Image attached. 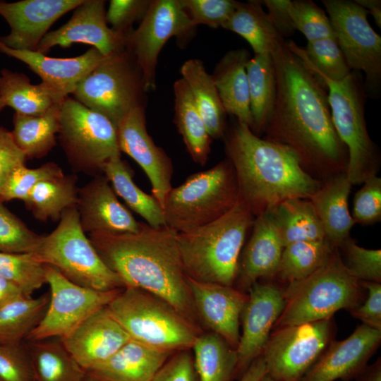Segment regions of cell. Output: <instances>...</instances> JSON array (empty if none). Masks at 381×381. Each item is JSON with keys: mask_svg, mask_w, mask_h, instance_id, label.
Returning <instances> with one entry per match:
<instances>
[{"mask_svg": "<svg viewBox=\"0 0 381 381\" xmlns=\"http://www.w3.org/2000/svg\"><path fill=\"white\" fill-rule=\"evenodd\" d=\"M249 86L252 131L260 136L265 133L276 97V77L270 52L255 54L246 64Z\"/></svg>", "mask_w": 381, "mask_h": 381, "instance_id": "cell-32", "label": "cell"}, {"mask_svg": "<svg viewBox=\"0 0 381 381\" xmlns=\"http://www.w3.org/2000/svg\"><path fill=\"white\" fill-rule=\"evenodd\" d=\"M5 107L4 104L3 103L1 97H0V111Z\"/></svg>", "mask_w": 381, "mask_h": 381, "instance_id": "cell-62", "label": "cell"}, {"mask_svg": "<svg viewBox=\"0 0 381 381\" xmlns=\"http://www.w3.org/2000/svg\"><path fill=\"white\" fill-rule=\"evenodd\" d=\"M83 0L0 1V15L10 26V33L0 37L8 47L36 51L51 25L60 17L75 9Z\"/></svg>", "mask_w": 381, "mask_h": 381, "instance_id": "cell-19", "label": "cell"}, {"mask_svg": "<svg viewBox=\"0 0 381 381\" xmlns=\"http://www.w3.org/2000/svg\"><path fill=\"white\" fill-rule=\"evenodd\" d=\"M289 13L294 29L300 31L308 42L335 38L328 16L313 1H290Z\"/></svg>", "mask_w": 381, "mask_h": 381, "instance_id": "cell-44", "label": "cell"}, {"mask_svg": "<svg viewBox=\"0 0 381 381\" xmlns=\"http://www.w3.org/2000/svg\"><path fill=\"white\" fill-rule=\"evenodd\" d=\"M49 302L45 294L22 298L0 308V345L22 344L42 320Z\"/></svg>", "mask_w": 381, "mask_h": 381, "instance_id": "cell-40", "label": "cell"}, {"mask_svg": "<svg viewBox=\"0 0 381 381\" xmlns=\"http://www.w3.org/2000/svg\"><path fill=\"white\" fill-rule=\"evenodd\" d=\"M116 128L120 151L143 169L151 183L152 195L164 209L166 197L172 188L174 167L171 159L148 134L145 107L130 111Z\"/></svg>", "mask_w": 381, "mask_h": 381, "instance_id": "cell-18", "label": "cell"}, {"mask_svg": "<svg viewBox=\"0 0 381 381\" xmlns=\"http://www.w3.org/2000/svg\"><path fill=\"white\" fill-rule=\"evenodd\" d=\"M226 159L237 181L238 202L255 217L291 198L309 199L322 181L308 174L286 147L234 122L224 136Z\"/></svg>", "mask_w": 381, "mask_h": 381, "instance_id": "cell-3", "label": "cell"}, {"mask_svg": "<svg viewBox=\"0 0 381 381\" xmlns=\"http://www.w3.org/2000/svg\"><path fill=\"white\" fill-rule=\"evenodd\" d=\"M84 381H111L87 372Z\"/></svg>", "mask_w": 381, "mask_h": 381, "instance_id": "cell-60", "label": "cell"}, {"mask_svg": "<svg viewBox=\"0 0 381 381\" xmlns=\"http://www.w3.org/2000/svg\"><path fill=\"white\" fill-rule=\"evenodd\" d=\"M353 198L352 218L360 224H372L381 219V178L374 175L363 183Z\"/></svg>", "mask_w": 381, "mask_h": 381, "instance_id": "cell-50", "label": "cell"}, {"mask_svg": "<svg viewBox=\"0 0 381 381\" xmlns=\"http://www.w3.org/2000/svg\"><path fill=\"white\" fill-rule=\"evenodd\" d=\"M262 6L261 1L239 2L223 28L244 38L255 54L271 52L285 41L273 25Z\"/></svg>", "mask_w": 381, "mask_h": 381, "instance_id": "cell-37", "label": "cell"}, {"mask_svg": "<svg viewBox=\"0 0 381 381\" xmlns=\"http://www.w3.org/2000/svg\"><path fill=\"white\" fill-rule=\"evenodd\" d=\"M104 4L103 0H83L66 24L44 36L36 51L44 54L54 46L67 48L74 43L92 45L104 56L124 51L126 36L107 25Z\"/></svg>", "mask_w": 381, "mask_h": 381, "instance_id": "cell-17", "label": "cell"}, {"mask_svg": "<svg viewBox=\"0 0 381 381\" xmlns=\"http://www.w3.org/2000/svg\"><path fill=\"white\" fill-rule=\"evenodd\" d=\"M270 53L277 92L265 138L289 149L318 180L346 172L348 151L334 127L326 86L286 40Z\"/></svg>", "mask_w": 381, "mask_h": 381, "instance_id": "cell-1", "label": "cell"}, {"mask_svg": "<svg viewBox=\"0 0 381 381\" xmlns=\"http://www.w3.org/2000/svg\"><path fill=\"white\" fill-rule=\"evenodd\" d=\"M0 52L27 64L61 99L72 94L79 82L107 57L95 48L75 57H50L37 51L9 48L1 40Z\"/></svg>", "mask_w": 381, "mask_h": 381, "instance_id": "cell-24", "label": "cell"}, {"mask_svg": "<svg viewBox=\"0 0 381 381\" xmlns=\"http://www.w3.org/2000/svg\"><path fill=\"white\" fill-rule=\"evenodd\" d=\"M262 5L267 9V15L282 37H289L295 32L289 13L290 0H264Z\"/></svg>", "mask_w": 381, "mask_h": 381, "instance_id": "cell-55", "label": "cell"}, {"mask_svg": "<svg viewBox=\"0 0 381 381\" xmlns=\"http://www.w3.org/2000/svg\"><path fill=\"white\" fill-rule=\"evenodd\" d=\"M174 122L179 132L192 159L197 164L205 165L212 139L182 78L174 83Z\"/></svg>", "mask_w": 381, "mask_h": 381, "instance_id": "cell-31", "label": "cell"}, {"mask_svg": "<svg viewBox=\"0 0 381 381\" xmlns=\"http://www.w3.org/2000/svg\"><path fill=\"white\" fill-rule=\"evenodd\" d=\"M238 202L236 175L226 159L171 189L164 205L166 224L177 232L188 231L217 220Z\"/></svg>", "mask_w": 381, "mask_h": 381, "instance_id": "cell-9", "label": "cell"}, {"mask_svg": "<svg viewBox=\"0 0 381 381\" xmlns=\"http://www.w3.org/2000/svg\"><path fill=\"white\" fill-rule=\"evenodd\" d=\"M255 217L238 202L207 224L178 232L185 273L196 281L234 286L246 235Z\"/></svg>", "mask_w": 381, "mask_h": 381, "instance_id": "cell-4", "label": "cell"}, {"mask_svg": "<svg viewBox=\"0 0 381 381\" xmlns=\"http://www.w3.org/2000/svg\"><path fill=\"white\" fill-rule=\"evenodd\" d=\"M339 250L343 253L344 258H341L345 267L359 282H381L380 249L363 248L349 237Z\"/></svg>", "mask_w": 381, "mask_h": 381, "instance_id": "cell-47", "label": "cell"}, {"mask_svg": "<svg viewBox=\"0 0 381 381\" xmlns=\"http://www.w3.org/2000/svg\"><path fill=\"white\" fill-rule=\"evenodd\" d=\"M146 92L142 74L125 49L107 56L79 82L72 95L116 127L130 111L145 107Z\"/></svg>", "mask_w": 381, "mask_h": 381, "instance_id": "cell-10", "label": "cell"}, {"mask_svg": "<svg viewBox=\"0 0 381 381\" xmlns=\"http://www.w3.org/2000/svg\"><path fill=\"white\" fill-rule=\"evenodd\" d=\"M174 353L131 339L108 359L87 372L111 381H152Z\"/></svg>", "mask_w": 381, "mask_h": 381, "instance_id": "cell-27", "label": "cell"}, {"mask_svg": "<svg viewBox=\"0 0 381 381\" xmlns=\"http://www.w3.org/2000/svg\"><path fill=\"white\" fill-rule=\"evenodd\" d=\"M250 59L245 49L231 50L219 60L212 77L226 113L251 129L253 119L246 73Z\"/></svg>", "mask_w": 381, "mask_h": 381, "instance_id": "cell-28", "label": "cell"}, {"mask_svg": "<svg viewBox=\"0 0 381 381\" xmlns=\"http://www.w3.org/2000/svg\"><path fill=\"white\" fill-rule=\"evenodd\" d=\"M251 229L240 255L234 284L244 293L260 279L274 277L284 248L271 212L255 217Z\"/></svg>", "mask_w": 381, "mask_h": 381, "instance_id": "cell-25", "label": "cell"}, {"mask_svg": "<svg viewBox=\"0 0 381 381\" xmlns=\"http://www.w3.org/2000/svg\"><path fill=\"white\" fill-rule=\"evenodd\" d=\"M286 44L308 68L330 80H341L351 71L335 38L308 42L306 49L291 40L286 41Z\"/></svg>", "mask_w": 381, "mask_h": 381, "instance_id": "cell-42", "label": "cell"}, {"mask_svg": "<svg viewBox=\"0 0 381 381\" xmlns=\"http://www.w3.org/2000/svg\"><path fill=\"white\" fill-rule=\"evenodd\" d=\"M0 97L5 107H12L16 113L31 116L45 113L65 99L60 98L45 83L32 85L25 74L5 68L0 71Z\"/></svg>", "mask_w": 381, "mask_h": 381, "instance_id": "cell-33", "label": "cell"}, {"mask_svg": "<svg viewBox=\"0 0 381 381\" xmlns=\"http://www.w3.org/2000/svg\"><path fill=\"white\" fill-rule=\"evenodd\" d=\"M25 297L28 296L17 285L0 277V308Z\"/></svg>", "mask_w": 381, "mask_h": 381, "instance_id": "cell-56", "label": "cell"}, {"mask_svg": "<svg viewBox=\"0 0 381 381\" xmlns=\"http://www.w3.org/2000/svg\"><path fill=\"white\" fill-rule=\"evenodd\" d=\"M0 277L17 285L28 297L45 283V265L32 253L0 252Z\"/></svg>", "mask_w": 381, "mask_h": 381, "instance_id": "cell-43", "label": "cell"}, {"mask_svg": "<svg viewBox=\"0 0 381 381\" xmlns=\"http://www.w3.org/2000/svg\"><path fill=\"white\" fill-rule=\"evenodd\" d=\"M247 294L248 299L240 320L242 332L236 348L235 378L238 380L253 361L262 355L285 306L283 289L274 283L258 281Z\"/></svg>", "mask_w": 381, "mask_h": 381, "instance_id": "cell-16", "label": "cell"}, {"mask_svg": "<svg viewBox=\"0 0 381 381\" xmlns=\"http://www.w3.org/2000/svg\"><path fill=\"white\" fill-rule=\"evenodd\" d=\"M309 70L327 87L333 125L348 151L347 177L352 186L362 184L377 175L380 167V151L368 134L365 119L367 97L363 75L351 71L343 80L335 81Z\"/></svg>", "mask_w": 381, "mask_h": 381, "instance_id": "cell-7", "label": "cell"}, {"mask_svg": "<svg viewBox=\"0 0 381 381\" xmlns=\"http://www.w3.org/2000/svg\"><path fill=\"white\" fill-rule=\"evenodd\" d=\"M195 107L212 139L224 138L226 131V113L222 105L212 75L202 61H186L180 70Z\"/></svg>", "mask_w": 381, "mask_h": 381, "instance_id": "cell-29", "label": "cell"}, {"mask_svg": "<svg viewBox=\"0 0 381 381\" xmlns=\"http://www.w3.org/2000/svg\"><path fill=\"white\" fill-rule=\"evenodd\" d=\"M356 381H381V360L379 357L373 364L365 368L355 379Z\"/></svg>", "mask_w": 381, "mask_h": 381, "instance_id": "cell-58", "label": "cell"}, {"mask_svg": "<svg viewBox=\"0 0 381 381\" xmlns=\"http://www.w3.org/2000/svg\"><path fill=\"white\" fill-rule=\"evenodd\" d=\"M60 339L75 361L88 371L108 359L131 337L105 306Z\"/></svg>", "mask_w": 381, "mask_h": 381, "instance_id": "cell-23", "label": "cell"}, {"mask_svg": "<svg viewBox=\"0 0 381 381\" xmlns=\"http://www.w3.org/2000/svg\"><path fill=\"white\" fill-rule=\"evenodd\" d=\"M62 102L55 104L40 115L15 112L13 129L11 132L16 144L27 158L43 157L56 145Z\"/></svg>", "mask_w": 381, "mask_h": 381, "instance_id": "cell-30", "label": "cell"}, {"mask_svg": "<svg viewBox=\"0 0 381 381\" xmlns=\"http://www.w3.org/2000/svg\"><path fill=\"white\" fill-rule=\"evenodd\" d=\"M359 6L365 8L373 17L375 23L381 28V1L380 0H355Z\"/></svg>", "mask_w": 381, "mask_h": 381, "instance_id": "cell-59", "label": "cell"}, {"mask_svg": "<svg viewBox=\"0 0 381 381\" xmlns=\"http://www.w3.org/2000/svg\"><path fill=\"white\" fill-rule=\"evenodd\" d=\"M193 23L224 28L239 1L234 0H181Z\"/></svg>", "mask_w": 381, "mask_h": 381, "instance_id": "cell-48", "label": "cell"}, {"mask_svg": "<svg viewBox=\"0 0 381 381\" xmlns=\"http://www.w3.org/2000/svg\"><path fill=\"white\" fill-rule=\"evenodd\" d=\"M0 199V252L33 253L41 237L8 210Z\"/></svg>", "mask_w": 381, "mask_h": 381, "instance_id": "cell-45", "label": "cell"}, {"mask_svg": "<svg viewBox=\"0 0 381 381\" xmlns=\"http://www.w3.org/2000/svg\"><path fill=\"white\" fill-rule=\"evenodd\" d=\"M75 175L44 180L37 183L24 201L34 217L40 221L60 220L67 210L77 207L79 189Z\"/></svg>", "mask_w": 381, "mask_h": 381, "instance_id": "cell-38", "label": "cell"}, {"mask_svg": "<svg viewBox=\"0 0 381 381\" xmlns=\"http://www.w3.org/2000/svg\"><path fill=\"white\" fill-rule=\"evenodd\" d=\"M150 3L148 0H111L106 12L107 23L114 31L126 36L132 31L133 23L143 19Z\"/></svg>", "mask_w": 381, "mask_h": 381, "instance_id": "cell-51", "label": "cell"}, {"mask_svg": "<svg viewBox=\"0 0 381 381\" xmlns=\"http://www.w3.org/2000/svg\"><path fill=\"white\" fill-rule=\"evenodd\" d=\"M271 214L284 247L296 242L326 239L322 226L308 199L286 200Z\"/></svg>", "mask_w": 381, "mask_h": 381, "instance_id": "cell-36", "label": "cell"}, {"mask_svg": "<svg viewBox=\"0 0 381 381\" xmlns=\"http://www.w3.org/2000/svg\"><path fill=\"white\" fill-rule=\"evenodd\" d=\"M32 253L40 262L55 267L66 279L80 286L102 291L126 287L85 236L77 207L64 212L56 228L42 236Z\"/></svg>", "mask_w": 381, "mask_h": 381, "instance_id": "cell-8", "label": "cell"}, {"mask_svg": "<svg viewBox=\"0 0 381 381\" xmlns=\"http://www.w3.org/2000/svg\"><path fill=\"white\" fill-rule=\"evenodd\" d=\"M63 175L61 167L52 162L36 169H29L25 165L20 166L8 178L0 192V199L3 202L13 199H19L24 202L37 183Z\"/></svg>", "mask_w": 381, "mask_h": 381, "instance_id": "cell-46", "label": "cell"}, {"mask_svg": "<svg viewBox=\"0 0 381 381\" xmlns=\"http://www.w3.org/2000/svg\"><path fill=\"white\" fill-rule=\"evenodd\" d=\"M351 183L346 172L322 181L318 190L308 199L322 226L326 239L339 246L350 236L355 222L349 210Z\"/></svg>", "mask_w": 381, "mask_h": 381, "instance_id": "cell-26", "label": "cell"}, {"mask_svg": "<svg viewBox=\"0 0 381 381\" xmlns=\"http://www.w3.org/2000/svg\"><path fill=\"white\" fill-rule=\"evenodd\" d=\"M191 349L198 381L236 380V350L222 337L203 331L197 337Z\"/></svg>", "mask_w": 381, "mask_h": 381, "instance_id": "cell-34", "label": "cell"}, {"mask_svg": "<svg viewBox=\"0 0 381 381\" xmlns=\"http://www.w3.org/2000/svg\"><path fill=\"white\" fill-rule=\"evenodd\" d=\"M103 174L116 195L147 224L153 227L167 225L163 207L152 195L145 193L135 183L133 171L121 155L112 157L105 164Z\"/></svg>", "mask_w": 381, "mask_h": 381, "instance_id": "cell-35", "label": "cell"}, {"mask_svg": "<svg viewBox=\"0 0 381 381\" xmlns=\"http://www.w3.org/2000/svg\"><path fill=\"white\" fill-rule=\"evenodd\" d=\"M360 284L367 290V297L349 313L362 324L381 331V284L360 281Z\"/></svg>", "mask_w": 381, "mask_h": 381, "instance_id": "cell-53", "label": "cell"}, {"mask_svg": "<svg viewBox=\"0 0 381 381\" xmlns=\"http://www.w3.org/2000/svg\"><path fill=\"white\" fill-rule=\"evenodd\" d=\"M106 307L131 339L156 349H191L202 332L167 301L140 289L125 287Z\"/></svg>", "mask_w": 381, "mask_h": 381, "instance_id": "cell-6", "label": "cell"}, {"mask_svg": "<svg viewBox=\"0 0 381 381\" xmlns=\"http://www.w3.org/2000/svg\"><path fill=\"white\" fill-rule=\"evenodd\" d=\"M0 381H37L25 343L0 345Z\"/></svg>", "mask_w": 381, "mask_h": 381, "instance_id": "cell-49", "label": "cell"}, {"mask_svg": "<svg viewBox=\"0 0 381 381\" xmlns=\"http://www.w3.org/2000/svg\"><path fill=\"white\" fill-rule=\"evenodd\" d=\"M195 27L181 0L151 1L140 25L126 39V49L133 57L147 92L155 89L158 56L166 42L172 37L190 36Z\"/></svg>", "mask_w": 381, "mask_h": 381, "instance_id": "cell-15", "label": "cell"}, {"mask_svg": "<svg viewBox=\"0 0 381 381\" xmlns=\"http://www.w3.org/2000/svg\"><path fill=\"white\" fill-rule=\"evenodd\" d=\"M27 341L37 381H84L87 371L68 352L60 339Z\"/></svg>", "mask_w": 381, "mask_h": 381, "instance_id": "cell-39", "label": "cell"}, {"mask_svg": "<svg viewBox=\"0 0 381 381\" xmlns=\"http://www.w3.org/2000/svg\"><path fill=\"white\" fill-rule=\"evenodd\" d=\"M284 308L273 331L332 318L351 310L363 300V288L345 267L338 248L326 262L307 277L283 289Z\"/></svg>", "mask_w": 381, "mask_h": 381, "instance_id": "cell-5", "label": "cell"}, {"mask_svg": "<svg viewBox=\"0 0 381 381\" xmlns=\"http://www.w3.org/2000/svg\"><path fill=\"white\" fill-rule=\"evenodd\" d=\"M259 381H278L274 380V378L271 377L270 375H268L267 373H265Z\"/></svg>", "mask_w": 381, "mask_h": 381, "instance_id": "cell-61", "label": "cell"}, {"mask_svg": "<svg viewBox=\"0 0 381 381\" xmlns=\"http://www.w3.org/2000/svg\"><path fill=\"white\" fill-rule=\"evenodd\" d=\"M45 275L51 290L48 307L25 341L66 337L91 314L107 306L121 290L102 291L80 286L48 265Z\"/></svg>", "mask_w": 381, "mask_h": 381, "instance_id": "cell-14", "label": "cell"}, {"mask_svg": "<svg viewBox=\"0 0 381 381\" xmlns=\"http://www.w3.org/2000/svg\"><path fill=\"white\" fill-rule=\"evenodd\" d=\"M335 248L327 239L287 245L274 277L286 284L304 279L322 266Z\"/></svg>", "mask_w": 381, "mask_h": 381, "instance_id": "cell-41", "label": "cell"}, {"mask_svg": "<svg viewBox=\"0 0 381 381\" xmlns=\"http://www.w3.org/2000/svg\"><path fill=\"white\" fill-rule=\"evenodd\" d=\"M178 232L167 225L153 227L140 222L134 233L90 234L104 262L126 287L149 291L169 303L200 331L197 315L177 241Z\"/></svg>", "mask_w": 381, "mask_h": 381, "instance_id": "cell-2", "label": "cell"}, {"mask_svg": "<svg viewBox=\"0 0 381 381\" xmlns=\"http://www.w3.org/2000/svg\"><path fill=\"white\" fill-rule=\"evenodd\" d=\"M187 280L202 328L219 335L236 350L241 315L248 294L232 286L199 282L188 277Z\"/></svg>", "mask_w": 381, "mask_h": 381, "instance_id": "cell-21", "label": "cell"}, {"mask_svg": "<svg viewBox=\"0 0 381 381\" xmlns=\"http://www.w3.org/2000/svg\"><path fill=\"white\" fill-rule=\"evenodd\" d=\"M59 133L69 162L86 174H103L105 164L121 155L113 123L69 96L61 104Z\"/></svg>", "mask_w": 381, "mask_h": 381, "instance_id": "cell-11", "label": "cell"}, {"mask_svg": "<svg viewBox=\"0 0 381 381\" xmlns=\"http://www.w3.org/2000/svg\"><path fill=\"white\" fill-rule=\"evenodd\" d=\"M266 373L265 364L262 356L256 358L243 374L239 381H259Z\"/></svg>", "mask_w": 381, "mask_h": 381, "instance_id": "cell-57", "label": "cell"}, {"mask_svg": "<svg viewBox=\"0 0 381 381\" xmlns=\"http://www.w3.org/2000/svg\"><path fill=\"white\" fill-rule=\"evenodd\" d=\"M77 209L83 230L90 234L134 233L140 222L121 204L104 174L79 189Z\"/></svg>", "mask_w": 381, "mask_h": 381, "instance_id": "cell-22", "label": "cell"}, {"mask_svg": "<svg viewBox=\"0 0 381 381\" xmlns=\"http://www.w3.org/2000/svg\"><path fill=\"white\" fill-rule=\"evenodd\" d=\"M337 42L351 71L363 73L366 97L381 92V37L368 20V11L349 0H322Z\"/></svg>", "mask_w": 381, "mask_h": 381, "instance_id": "cell-12", "label": "cell"}, {"mask_svg": "<svg viewBox=\"0 0 381 381\" xmlns=\"http://www.w3.org/2000/svg\"><path fill=\"white\" fill-rule=\"evenodd\" d=\"M152 381H198L190 349L174 352Z\"/></svg>", "mask_w": 381, "mask_h": 381, "instance_id": "cell-52", "label": "cell"}, {"mask_svg": "<svg viewBox=\"0 0 381 381\" xmlns=\"http://www.w3.org/2000/svg\"><path fill=\"white\" fill-rule=\"evenodd\" d=\"M381 342V331L364 324L346 339H334L299 381H351L365 368Z\"/></svg>", "mask_w": 381, "mask_h": 381, "instance_id": "cell-20", "label": "cell"}, {"mask_svg": "<svg viewBox=\"0 0 381 381\" xmlns=\"http://www.w3.org/2000/svg\"><path fill=\"white\" fill-rule=\"evenodd\" d=\"M334 335L333 317L274 330L261 355L266 373L278 381H299Z\"/></svg>", "mask_w": 381, "mask_h": 381, "instance_id": "cell-13", "label": "cell"}, {"mask_svg": "<svg viewBox=\"0 0 381 381\" xmlns=\"http://www.w3.org/2000/svg\"><path fill=\"white\" fill-rule=\"evenodd\" d=\"M26 159L16 144L11 132L0 126V192L11 174L25 165Z\"/></svg>", "mask_w": 381, "mask_h": 381, "instance_id": "cell-54", "label": "cell"}]
</instances>
